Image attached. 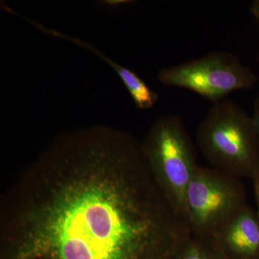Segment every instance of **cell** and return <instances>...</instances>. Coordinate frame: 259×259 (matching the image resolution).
Instances as JSON below:
<instances>
[{
  "label": "cell",
  "mask_w": 259,
  "mask_h": 259,
  "mask_svg": "<svg viewBox=\"0 0 259 259\" xmlns=\"http://www.w3.org/2000/svg\"><path fill=\"white\" fill-rule=\"evenodd\" d=\"M1 213L12 259H168L191 234L141 143L105 125L56 136L6 194Z\"/></svg>",
  "instance_id": "obj_1"
},
{
  "label": "cell",
  "mask_w": 259,
  "mask_h": 259,
  "mask_svg": "<svg viewBox=\"0 0 259 259\" xmlns=\"http://www.w3.org/2000/svg\"><path fill=\"white\" fill-rule=\"evenodd\" d=\"M211 166L238 179L259 175V141L251 117L228 99L213 104L196 133Z\"/></svg>",
  "instance_id": "obj_2"
},
{
  "label": "cell",
  "mask_w": 259,
  "mask_h": 259,
  "mask_svg": "<svg viewBox=\"0 0 259 259\" xmlns=\"http://www.w3.org/2000/svg\"><path fill=\"white\" fill-rule=\"evenodd\" d=\"M141 146L158 188L177 215L187 223L186 193L198 164L183 120L175 115L159 117L148 130Z\"/></svg>",
  "instance_id": "obj_3"
},
{
  "label": "cell",
  "mask_w": 259,
  "mask_h": 259,
  "mask_svg": "<svg viewBox=\"0 0 259 259\" xmlns=\"http://www.w3.org/2000/svg\"><path fill=\"white\" fill-rule=\"evenodd\" d=\"M246 200L241 179L198 165L186 193V222L191 234L212 238Z\"/></svg>",
  "instance_id": "obj_4"
},
{
  "label": "cell",
  "mask_w": 259,
  "mask_h": 259,
  "mask_svg": "<svg viewBox=\"0 0 259 259\" xmlns=\"http://www.w3.org/2000/svg\"><path fill=\"white\" fill-rule=\"evenodd\" d=\"M162 84L190 90L213 104L238 90H249L256 75L233 54L212 52L185 64L163 68L158 74Z\"/></svg>",
  "instance_id": "obj_5"
},
{
  "label": "cell",
  "mask_w": 259,
  "mask_h": 259,
  "mask_svg": "<svg viewBox=\"0 0 259 259\" xmlns=\"http://www.w3.org/2000/svg\"><path fill=\"white\" fill-rule=\"evenodd\" d=\"M212 239L222 253L240 259H259V217L248 204L216 231Z\"/></svg>",
  "instance_id": "obj_6"
},
{
  "label": "cell",
  "mask_w": 259,
  "mask_h": 259,
  "mask_svg": "<svg viewBox=\"0 0 259 259\" xmlns=\"http://www.w3.org/2000/svg\"><path fill=\"white\" fill-rule=\"evenodd\" d=\"M252 121H253V127H254L255 134L258 137L259 141V95L257 97L254 105V114L253 117H251Z\"/></svg>",
  "instance_id": "obj_7"
},
{
  "label": "cell",
  "mask_w": 259,
  "mask_h": 259,
  "mask_svg": "<svg viewBox=\"0 0 259 259\" xmlns=\"http://www.w3.org/2000/svg\"><path fill=\"white\" fill-rule=\"evenodd\" d=\"M253 182V189H254V193L255 197V201L257 204V214L259 217V175L252 180Z\"/></svg>",
  "instance_id": "obj_8"
},
{
  "label": "cell",
  "mask_w": 259,
  "mask_h": 259,
  "mask_svg": "<svg viewBox=\"0 0 259 259\" xmlns=\"http://www.w3.org/2000/svg\"><path fill=\"white\" fill-rule=\"evenodd\" d=\"M250 11H251L252 14L254 15L259 23V0L253 2L251 8H250Z\"/></svg>",
  "instance_id": "obj_9"
},
{
  "label": "cell",
  "mask_w": 259,
  "mask_h": 259,
  "mask_svg": "<svg viewBox=\"0 0 259 259\" xmlns=\"http://www.w3.org/2000/svg\"><path fill=\"white\" fill-rule=\"evenodd\" d=\"M106 4L110 5H115V6H117V5H124L125 4V3H130V1H125V0H116V1H107Z\"/></svg>",
  "instance_id": "obj_10"
}]
</instances>
